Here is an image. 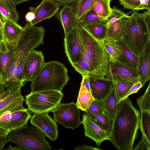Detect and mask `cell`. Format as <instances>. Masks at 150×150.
I'll return each mask as SVG.
<instances>
[{
	"label": "cell",
	"instance_id": "obj_37",
	"mask_svg": "<svg viewBox=\"0 0 150 150\" xmlns=\"http://www.w3.org/2000/svg\"><path fill=\"white\" fill-rule=\"evenodd\" d=\"M126 15L120 9H117L116 6H113L111 9V12L110 15L106 18L107 20L106 23L107 27L108 28L113 22Z\"/></svg>",
	"mask_w": 150,
	"mask_h": 150
},
{
	"label": "cell",
	"instance_id": "obj_51",
	"mask_svg": "<svg viewBox=\"0 0 150 150\" xmlns=\"http://www.w3.org/2000/svg\"><path fill=\"white\" fill-rule=\"evenodd\" d=\"M3 41V38L2 32L0 29V44Z\"/></svg>",
	"mask_w": 150,
	"mask_h": 150
},
{
	"label": "cell",
	"instance_id": "obj_42",
	"mask_svg": "<svg viewBox=\"0 0 150 150\" xmlns=\"http://www.w3.org/2000/svg\"><path fill=\"white\" fill-rule=\"evenodd\" d=\"M134 150H150V142L143 136L142 139L136 146Z\"/></svg>",
	"mask_w": 150,
	"mask_h": 150
},
{
	"label": "cell",
	"instance_id": "obj_20",
	"mask_svg": "<svg viewBox=\"0 0 150 150\" xmlns=\"http://www.w3.org/2000/svg\"><path fill=\"white\" fill-rule=\"evenodd\" d=\"M21 88L11 90L9 94L0 102V115L5 112L16 109H23L25 100Z\"/></svg>",
	"mask_w": 150,
	"mask_h": 150
},
{
	"label": "cell",
	"instance_id": "obj_40",
	"mask_svg": "<svg viewBox=\"0 0 150 150\" xmlns=\"http://www.w3.org/2000/svg\"><path fill=\"white\" fill-rule=\"evenodd\" d=\"M28 53L24 56L20 61L17 66L16 72L17 78L24 85L25 84L23 83V72L25 64Z\"/></svg>",
	"mask_w": 150,
	"mask_h": 150
},
{
	"label": "cell",
	"instance_id": "obj_29",
	"mask_svg": "<svg viewBox=\"0 0 150 150\" xmlns=\"http://www.w3.org/2000/svg\"><path fill=\"white\" fill-rule=\"evenodd\" d=\"M111 0H94L90 10L95 11L99 16L106 18L111 12Z\"/></svg>",
	"mask_w": 150,
	"mask_h": 150
},
{
	"label": "cell",
	"instance_id": "obj_52",
	"mask_svg": "<svg viewBox=\"0 0 150 150\" xmlns=\"http://www.w3.org/2000/svg\"><path fill=\"white\" fill-rule=\"evenodd\" d=\"M30 0H15L18 4L25 1H29Z\"/></svg>",
	"mask_w": 150,
	"mask_h": 150
},
{
	"label": "cell",
	"instance_id": "obj_21",
	"mask_svg": "<svg viewBox=\"0 0 150 150\" xmlns=\"http://www.w3.org/2000/svg\"><path fill=\"white\" fill-rule=\"evenodd\" d=\"M137 68L140 77V81L143 86L150 78V40L138 57Z\"/></svg>",
	"mask_w": 150,
	"mask_h": 150
},
{
	"label": "cell",
	"instance_id": "obj_49",
	"mask_svg": "<svg viewBox=\"0 0 150 150\" xmlns=\"http://www.w3.org/2000/svg\"><path fill=\"white\" fill-rule=\"evenodd\" d=\"M20 150V149L17 146H9L8 148L4 149V150Z\"/></svg>",
	"mask_w": 150,
	"mask_h": 150
},
{
	"label": "cell",
	"instance_id": "obj_31",
	"mask_svg": "<svg viewBox=\"0 0 150 150\" xmlns=\"http://www.w3.org/2000/svg\"><path fill=\"white\" fill-rule=\"evenodd\" d=\"M93 0H80L76 3L70 4L75 11L79 20L90 10Z\"/></svg>",
	"mask_w": 150,
	"mask_h": 150
},
{
	"label": "cell",
	"instance_id": "obj_15",
	"mask_svg": "<svg viewBox=\"0 0 150 150\" xmlns=\"http://www.w3.org/2000/svg\"><path fill=\"white\" fill-rule=\"evenodd\" d=\"M60 7L51 0H42L40 4L36 7H30V11L33 12L35 15V19L30 23L31 25L42 21L50 19L55 15Z\"/></svg>",
	"mask_w": 150,
	"mask_h": 150
},
{
	"label": "cell",
	"instance_id": "obj_43",
	"mask_svg": "<svg viewBox=\"0 0 150 150\" xmlns=\"http://www.w3.org/2000/svg\"><path fill=\"white\" fill-rule=\"evenodd\" d=\"M143 86L142 83L140 81L135 83L128 91L122 99L128 97L129 95L131 94L137 93Z\"/></svg>",
	"mask_w": 150,
	"mask_h": 150
},
{
	"label": "cell",
	"instance_id": "obj_13",
	"mask_svg": "<svg viewBox=\"0 0 150 150\" xmlns=\"http://www.w3.org/2000/svg\"><path fill=\"white\" fill-rule=\"evenodd\" d=\"M30 122L42 130L51 141H55L57 139L58 131L56 122L49 115L48 112L34 113L31 117Z\"/></svg>",
	"mask_w": 150,
	"mask_h": 150
},
{
	"label": "cell",
	"instance_id": "obj_38",
	"mask_svg": "<svg viewBox=\"0 0 150 150\" xmlns=\"http://www.w3.org/2000/svg\"><path fill=\"white\" fill-rule=\"evenodd\" d=\"M85 112L96 115L105 114L101 100L95 99Z\"/></svg>",
	"mask_w": 150,
	"mask_h": 150
},
{
	"label": "cell",
	"instance_id": "obj_7",
	"mask_svg": "<svg viewBox=\"0 0 150 150\" xmlns=\"http://www.w3.org/2000/svg\"><path fill=\"white\" fill-rule=\"evenodd\" d=\"M63 96L61 92L47 91L30 93L25 96L28 109L34 113L52 112L59 104Z\"/></svg>",
	"mask_w": 150,
	"mask_h": 150
},
{
	"label": "cell",
	"instance_id": "obj_2",
	"mask_svg": "<svg viewBox=\"0 0 150 150\" xmlns=\"http://www.w3.org/2000/svg\"><path fill=\"white\" fill-rule=\"evenodd\" d=\"M23 28L24 30L18 44L13 47L11 65L3 85L8 90L21 88L24 86L17 77V66L22 58L30 51L43 44L45 32L43 27L31 25L27 22Z\"/></svg>",
	"mask_w": 150,
	"mask_h": 150
},
{
	"label": "cell",
	"instance_id": "obj_19",
	"mask_svg": "<svg viewBox=\"0 0 150 150\" xmlns=\"http://www.w3.org/2000/svg\"><path fill=\"white\" fill-rule=\"evenodd\" d=\"M13 50V47L3 41L0 44V84L3 86L11 65Z\"/></svg>",
	"mask_w": 150,
	"mask_h": 150
},
{
	"label": "cell",
	"instance_id": "obj_46",
	"mask_svg": "<svg viewBox=\"0 0 150 150\" xmlns=\"http://www.w3.org/2000/svg\"><path fill=\"white\" fill-rule=\"evenodd\" d=\"M141 10L146 9L150 11V0H139Z\"/></svg>",
	"mask_w": 150,
	"mask_h": 150
},
{
	"label": "cell",
	"instance_id": "obj_22",
	"mask_svg": "<svg viewBox=\"0 0 150 150\" xmlns=\"http://www.w3.org/2000/svg\"><path fill=\"white\" fill-rule=\"evenodd\" d=\"M112 41L119 52L120 56L117 62L131 67L137 68L138 57L134 54L121 40Z\"/></svg>",
	"mask_w": 150,
	"mask_h": 150
},
{
	"label": "cell",
	"instance_id": "obj_27",
	"mask_svg": "<svg viewBox=\"0 0 150 150\" xmlns=\"http://www.w3.org/2000/svg\"><path fill=\"white\" fill-rule=\"evenodd\" d=\"M95 99L91 91L88 90L81 81L76 104L79 109L84 112Z\"/></svg>",
	"mask_w": 150,
	"mask_h": 150
},
{
	"label": "cell",
	"instance_id": "obj_9",
	"mask_svg": "<svg viewBox=\"0 0 150 150\" xmlns=\"http://www.w3.org/2000/svg\"><path fill=\"white\" fill-rule=\"evenodd\" d=\"M78 27L64 36V38L65 52L71 64L81 60L84 54L83 43Z\"/></svg>",
	"mask_w": 150,
	"mask_h": 150
},
{
	"label": "cell",
	"instance_id": "obj_26",
	"mask_svg": "<svg viewBox=\"0 0 150 150\" xmlns=\"http://www.w3.org/2000/svg\"><path fill=\"white\" fill-rule=\"evenodd\" d=\"M79 25L98 40L105 39L108 29L106 23H79Z\"/></svg>",
	"mask_w": 150,
	"mask_h": 150
},
{
	"label": "cell",
	"instance_id": "obj_6",
	"mask_svg": "<svg viewBox=\"0 0 150 150\" xmlns=\"http://www.w3.org/2000/svg\"><path fill=\"white\" fill-rule=\"evenodd\" d=\"M8 142L16 145L20 150H50L52 148L44 132L37 127L22 126L10 132Z\"/></svg>",
	"mask_w": 150,
	"mask_h": 150
},
{
	"label": "cell",
	"instance_id": "obj_47",
	"mask_svg": "<svg viewBox=\"0 0 150 150\" xmlns=\"http://www.w3.org/2000/svg\"><path fill=\"white\" fill-rule=\"evenodd\" d=\"M99 150L100 149L98 148L93 147L91 146L83 144L82 146H77L74 150Z\"/></svg>",
	"mask_w": 150,
	"mask_h": 150
},
{
	"label": "cell",
	"instance_id": "obj_8",
	"mask_svg": "<svg viewBox=\"0 0 150 150\" xmlns=\"http://www.w3.org/2000/svg\"><path fill=\"white\" fill-rule=\"evenodd\" d=\"M79 109L76 103L74 102L67 103L60 102L52 111L54 120L65 128L76 129L83 123L80 119Z\"/></svg>",
	"mask_w": 150,
	"mask_h": 150
},
{
	"label": "cell",
	"instance_id": "obj_35",
	"mask_svg": "<svg viewBox=\"0 0 150 150\" xmlns=\"http://www.w3.org/2000/svg\"><path fill=\"white\" fill-rule=\"evenodd\" d=\"M137 103L141 110L150 112V83L144 94L137 99Z\"/></svg>",
	"mask_w": 150,
	"mask_h": 150
},
{
	"label": "cell",
	"instance_id": "obj_41",
	"mask_svg": "<svg viewBox=\"0 0 150 150\" xmlns=\"http://www.w3.org/2000/svg\"><path fill=\"white\" fill-rule=\"evenodd\" d=\"M9 132L0 127V150H4V147L8 142L7 136Z\"/></svg>",
	"mask_w": 150,
	"mask_h": 150
},
{
	"label": "cell",
	"instance_id": "obj_48",
	"mask_svg": "<svg viewBox=\"0 0 150 150\" xmlns=\"http://www.w3.org/2000/svg\"><path fill=\"white\" fill-rule=\"evenodd\" d=\"M35 18V15L34 13L32 11L28 12L25 16V20L26 22L30 23Z\"/></svg>",
	"mask_w": 150,
	"mask_h": 150
},
{
	"label": "cell",
	"instance_id": "obj_11",
	"mask_svg": "<svg viewBox=\"0 0 150 150\" xmlns=\"http://www.w3.org/2000/svg\"><path fill=\"white\" fill-rule=\"evenodd\" d=\"M105 76L114 82L129 81L135 83L140 81L137 68L131 67L117 62H110Z\"/></svg>",
	"mask_w": 150,
	"mask_h": 150
},
{
	"label": "cell",
	"instance_id": "obj_30",
	"mask_svg": "<svg viewBox=\"0 0 150 150\" xmlns=\"http://www.w3.org/2000/svg\"><path fill=\"white\" fill-rule=\"evenodd\" d=\"M139 129L142 136L150 142V112L141 110Z\"/></svg>",
	"mask_w": 150,
	"mask_h": 150
},
{
	"label": "cell",
	"instance_id": "obj_24",
	"mask_svg": "<svg viewBox=\"0 0 150 150\" xmlns=\"http://www.w3.org/2000/svg\"><path fill=\"white\" fill-rule=\"evenodd\" d=\"M128 16L127 14L110 24L108 28L105 39L112 41L121 40L125 21Z\"/></svg>",
	"mask_w": 150,
	"mask_h": 150
},
{
	"label": "cell",
	"instance_id": "obj_32",
	"mask_svg": "<svg viewBox=\"0 0 150 150\" xmlns=\"http://www.w3.org/2000/svg\"><path fill=\"white\" fill-rule=\"evenodd\" d=\"M135 83L129 81L115 82V90L118 102L122 100Z\"/></svg>",
	"mask_w": 150,
	"mask_h": 150
},
{
	"label": "cell",
	"instance_id": "obj_36",
	"mask_svg": "<svg viewBox=\"0 0 150 150\" xmlns=\"http://www.w3.org/2000/svg\"><path fill=\"white\" fill-rule=\"evenodd\" d=\"M75 70L82 76L91 75V69L88 64L84 61L81 60L79 62L71 64Z\"/></svg>",
	"mask_w": 150,
	"mask_h": 150
},
{
	"label": "cell",
	"instance_id": "obj_16",
	"mask_svg": "<svg viewBox=\"0 0 150 150\" xmlns=\"http://www.w3.org/2000/svg\"><path fill=\"white\" fill-rule=\"evenodd\" d=\"M88 79L91 94L95 99L98 100L108 94L115 82L105 77L90 75Z\"/></svg>",
	"mask_w": 150,
	"mask_h": 150
},
{
	"label": "cell",
	"instance_id": "obj_14",
	"mask_svg": "<svg viewBox=\"0 0 150 150\" xmlns=\"http://www.w3.org/2000/svg\"><path fill=\"white\" fill-rule=\"evenodd\" d=\"M1 17L4 23L2 30L3 41L10 47H15L24 30V28L18 23L6 17Z\"/></svg>",
	"mask_w": 150,
	"mask_h": 150
},
{
	"label": "cell",
	"instance_id": "obj_45",
	"mask_svg": "<svg viewBox=\"0 0 150 150\" xmlns=\"http://www.w3.org/2000/svg\"><path fill=\"white\" fill-rule=\"evenodd\" d=\"M4 87L0 84V102L9 94L11 90H5Z\"/></svg>",
	"mask_w": 150,
	"mask_h": 150
},
{
	"label": "cell",
	"instance_id": "obj_1",
	"mask_svg": "<svg viewBox=\"0 0 150 150\" xmlns=\"http://www.w3.org/2000/svg\"><path fill=\"white\" fill-rule=\"evenodd\" d=\"M141 115L130 98L119 103L109 139L119 150H132L139 129Z\"/></svg>",
	"mask_w": 150,
	"mask_h": 150
},
{
	"label": "cell",
	"instance_id": "obj_12",
	"mask_svg": "<svg viewBox=\"0 0 150 150\" xmlns=\"http://www.w3.org/2000/svg\"><path fill=\"white\" fill-rule=\"evenodd\" d=\"M44 56L40 51L33 49L28 53L25 61L23 76V83L25 85L36 75L45 62Z\"/></svg>",
	"mask_w": 150,
	"mask_h": 150
},
{
	"label": "cell",
	"instance_id": "obj_5",
	"mask_svg": "<svg viewBox=\"0 0 150 150\" xmlns=\"http://www.w3.org/2000/svg\"><path fill=\"white\" fill-rule=\"evenodd\" d=\"M78 28L84 48L81 60L85 61L90 67V75L105 77L110 62L109 54L102 41L97 40L80 25Z\"/></svg>",
	"mask_w": 150,
	"mask_h": 150
},
{
	"label": "cell",
	"instance_id": "obj_44",
	"mask_svg": "<svg viewBox=\"0 0 150 150\" xmlns=\"http://www.w3.org/2000/svg\"><path fill=\"white\" fill-rule=\"evenodd\" d=\"M56 4L59 7L76 3L80 0H51Z\"/></svg>",
	"mask_w": 150,
	"mask_h": 150
},
{
	"label": "cell",
	"instance_id": "obj_10",
	"mask_svg": "<svg viewBox=\"0 0 150 150\" xmlns=\"http://www.w3.org/2000/svg\"><path fill=\"white\" fill-rule=\"evenodd\" d=\"M31 116L28 109H14L6 111L0 115V127L11 131L27 124Z\"/></svg>",
	"mask_w": 150,
	"mask_h": 150
},
{
	"label": "cell",
	"instance_id": "obj_4",
	"mask_svg": "<svg viewBox=\"0 0 150 150\" xmlns=\"http://www.w3.org/2000/svg\"><path fill=\"white\" fill-rule=\"evenodd\" d=\"M65 65L57 61L45 62L31 81V93L47 91L61 92L69 80Z\"/></svg>",
	"mask_w": 150,
	"mask_h": 150
},
{
	"label": "cell",
	"instance_id": "obj_25",
	"mask_svg": "<svg viewBox=\"0 0 150 150\" xmlns=\"http://www.w3.org/2000/svg\"><path fill=\"white\" fill-rule=\"evenodd\" d=\"M17 4L15 0H0V14L1 16L18 23L19 17L16 9Z\"/></svg>",
	"mask_w": 150,
	"mask_h": 150
},
{
	"label": "cell",
	"instance_id": "obj_3",
	"mask_svg": "<svg viewBox=\"0 0 150 150\" xmlns=\"http://www.w3.org/2000/svg\"><path fill=\"white\" fill-rule=\"evenodd\" d=\"M150 40V11H136L126 20L121 41L138 57Z\"/></svg>",
	"mask_w": 150,
	"mask_h": 150
},
{
	"label": "cell",
	"instance_id": "obj_33",
	"mask_svg": "<svg viewBox=\"0 0 150 150\" xmlns=\"http://www.w3.org/2000/svg\"><path fill=\"white\" fill-rule=\"evenodd\" d=\"M79 23H105L107 21L106 18L99 16L95 11L89 10L83 17L79 20Z\"/></svg>",
	"mask_w": 150,
	"mask_h": 150
},
{
	"label": "cell",
	"instance_id": "obj_34",
	"mask_svg": "<svg viewBox=\"0 0 150 150\" xmlns=\"http://www.w3.org/2000/svg\"><path fill=\"white\" fill-rule=\"evenodd\" d=\"M102 42L105 50L109 55L110 62H117L120 56L119 52L113 42L104 39Z\"/></svg>",
	"mask_w": 150,
	"mask_h": 150
},
{
	"label": "cell",
	"instance_id": "obj_23",
	"mask_svg": "<svg viewBox=\"0 0 150 150\" xmlns=\"http://www.w3.org/2000/svg\"><path fill=\"white\" fill-rule=\"evenodd\" d=\"M101 101L104 113L113 122L117 111L119 104L114 83L108 94Z\"/></svg>",
	"mask_w": 150,
	"mask_h": 150
},
{
	"label": "cell",
	"instance_id": "obj_17",
	"mask_svg": "<svg viewBox=\"0 0 150 150\" xmlns=\"http://www.w3.org/2000/svg\"><path fill=\"white\" fill-rule=\"evenodd\" d=\"M55 17L61 22L63 28L64 36L79 26V20L76 13L71 5L63 6L56 14Z\"/></svg>",
	"mask_w": 150,
	"mask_h": 150
},
{
	"label": "cell",
	"instance_id": "obj_18",
	"mask_svg": "<svg viewBox=\"0 0 150 150\" xmlns=\"http://www.w3.org/2000/svg\"><path fill=\"white\" fill-rule=\"evenodd\" d=\"M82 122L86 137L93 140L99 148L103 141L109 139L110 134L94 123L85 114L83 113Z\"/></svg>",
	"mask_w": 150,
	"mask_h": 150
},
{
	"label": "cell",
	"instance_id": "obj_50",
	"mask_svg": "<svg viewBox=\"0 0 150 150\" xmlns=\"http://www.w3.org/2000/svg\"><path fill=\"white\" fill-rule=\"evenodd\" d=\"M4 27V23L1 17L0 16V29L2 30L3 29Z\"/></svg>",
	"mask_w": 150,
	"mask_h": 150
},
{
	"label": "cell",
	"instance_id": "obj_39",
	"mask_svg": "<svg viewBox=\"0 0 150 150\" xmlns=\"http://www.w3.org/2000/svg\"><path fill=\"white\" fill-rule=\"evenodd\" d=\"M120 4L125 9L134 10H141L139 0H118Z\"/></svg>",
	"mask_w": 150,
	"mask_h": 150
},
{
	"label": "cell",
	"instance_id": "obj_28",
	"mask_svg": "<svg viewBox=\"0 0 150 150\" xmlns=\"http://www.w3.org/2000/svg\"><path fill=\"white\" fill-rule=\"evenodd\" d=\"M85 112V115L94 123L110 134L112 130L113 122L105 114L96 115Z\"/></svg>",
	"mask_w": 150,
	"mask_h": 150
}]
</instances>
